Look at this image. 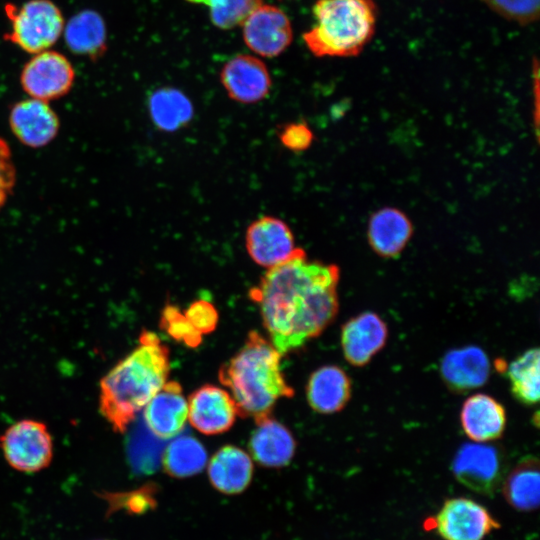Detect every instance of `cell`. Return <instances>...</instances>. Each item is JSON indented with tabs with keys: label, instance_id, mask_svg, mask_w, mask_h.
<instances>
[{
	"label": "cell",
	"instance_id": "cell-1",
	"mask_svg": "<svg viewBox=\"0 0 540 540\" xmlns=\"http://www.w3.org/2000/svg\"><path fill=\"white\" fill-rule=\"evenodd\" d=\"M339 268L299 251L270 268L250 297L259 307L270 342L281 355L318 336L338 312Z\"/></svg>",
	"mask_w": 540,
	"mask_h": 540
},
{
	"label": "cell",
	"instance_id": "cell-2",
	"mask_svg": "<svg viewBox=\"0 0 540 540\" xmlns=\"http://www.w3.org/2000/svg\"><path fill=\"white\" fill-rule=\"evenodd\" d=\"M169 350L159 337L143 331L138 346L101 380L100 410L117 432H124L166 383Z\"/></svg>",
	"mask_w": 540,
	"mask_h": 540
},
{
	"label": "cell",
	"instance_id": "cell-3",
	"mask_svg": "<svg viewBox=\"0 0 540 540\" xmlns=\"http://www.w3.org/2000/svg\"><path fill=\"white\" fill-rule=\"evenodd\" d=\"M281 354L266 338L251 331L242 348L219 370V380L231 392L237 414L258 422L268 416L281 397L294 390L280 369Z\"/></svg>",
	"mask_w": 540,
	"mask_h": 540
},
{
	"label": "cell",
	"instance_id": "cell-4",
	"mask_svg": "<svg viewBox=\"0 0 540 540\" xmlns=\"http://www.w3.org/2000/svg\"><path fill=\"white\" fill-rule=\"evenodd\" d=\"M377 15L374 0H318L303 39L318 57L357 56L375 34Z\"/></svg>",
	"mask_w": 540,
	"mask_h": 540
},
{
	"label": "cell",
	"instance_id": "cell-5",
	"mask_svg": "<svg viewBox=\"0 0 540 540\" xmlns=\"http://www.w3.org/2000/svg\"><path fill=\"white\" fill-rule=\"evenodd\" d=\"M4 10L11 23L4 39L27 53L48 50L63 33V14L51 0H29L21 6L8 3Z\"/></svg>",
	"mask_w": 540,
	"mask_h": 540
},
{
	"label": "cell",
	"instance_id": "cell-6",
	"mask_svg": "<svg viewBox=\"0 0 540 540\" xmlns=\"http://www.w3.org/2000/svg\"><path fill=\"white\" fill-rule=\"evenodd\" d=\"M75 81L71 62L60 52L44 50L24 65L20 84L31 98L49 102L67 95Z\"/></svg>",
	"mask_w": 540,
	"mask_h": 540
},
{
	"label": "cell",
	"instance_id": "cell-7",
	"mask_svg": "<svg viewBox=\"0 0 540 540\" xmlns=\"http://www.w3.org/2000/svg\"><path fill=\"white\" fill-rule=\"evenodd\" d=\"M452 472L467 488L493 495L503 481L505 464L497 447L481 442L465 443L455 454Z\"/></svg>",
	"mask_w": 540,
	"mask_h": 540
},
{
	"label": "cell",
	"instance_id": "cell-8",
	"mask_svg": "<svg viewBox=\"0 0 540 540\" xmlns=\"http://www.w3.org/2000/svg\"><path fill=\"white\" fill-rule=\"evenodd\" d=\"M7 462L22 472H37L52 458V441L46 426L34 420L12 425L1 438Z\"/></svg>",
	"mask_w": 540,
	"mask_h": 540
},
{
	"label": "cell",
	"instance_id": "cell-9",
	"mask_svg": "<svg viewBox=\"0 0 540 540\" xmlns=\"http://www.w3.org/2000/svg\"><path fill=\"white\" fill-rule=\"evenodd\" d=\"M245 247L252 261L270 269L291 259L300 248L288 224L280 218L265 215L246 229Z\"/></svg>",
	"mask_w": 540,
	"mask_h": 540
},
{
	"label": "cell",
	"instance_id": "cell-10",
	"mask_svg": "<svg viewBox=\"0 0 540 540\" xmlns=\"http://www.w3.org/2000/svg\"><path fill=\"white\" fill-rule=\"evenodd\" d=\"M434 522L444 540H482L500 526L485 507L462 497L446 500Z\"/></svg>",
	"mask_w": 540,
	"mask_h": 540
},
{
	"label": "cell",
	"instance_id": "cell-11",
	"mask_svg": "<svg viewBox=\"0 0 540 540\" xmlns=\"http://www.w3.org/2000/svg\"><path fill=\"white\" fill-rule=\"evenodd\" d=\"M242 23L245 43L261 56L275 57L292 41L290 21L278 7L261 4Z\"/></svg>",
	"mask_w": 540,
	"mask_h": 540
},
{
	"label": "cell",
	"instance_id": "cell-12",
	"mask_svg": "<svg viewBox=\"0 0 540 540\" xmlns=\"http://www.w3.org/2000/svg\"><path fill=\"white\" fill-rule=\"evenodd\" d=\"M9 125L25 146L41 148L51 143L60 128L59 117L48 102L29 98L16 102L9 113Z\"/></svg>",
	"mask_w": 540,
	"mask_h": 540
},
{
	"label": "cell",
	"instance_id": "cell-13",
	"mask_svg": "<svg viewBox=\"0 0 540 540\" xmlns=\"http://www.w3.org/2000/svg\"><path fill=\"white\" fill-rule=\"evenodd\" d=\"M221 83L228 96L236 102L253 104L263 100L271 88V78L265 64L250 55H237L222 68Z\"/></svg>",
	"mask_w": 540,
	"mask_h": 540
},
{
	"label": "cell",
	"instance_id": "cell-14",
	"mask_svg": "<svg viewBox=\"0 0 540 540\" xmlns=\"http://www.w3.org/2000/svg\"><path fill=\"white\" fill-rule=\"evenodd\" d=\"M388 328L374 312H363L342 327L341 346L347 362L365 366L385 346Z\"/></svg>",
	"mask_w": 540,
	"mask_h": 540
},
{
	"label": "cell",
	"instance_id": "cell-15",
	"mask_svg": "<svg viewBox=\"0 0 540 540\" xmlns=\"http://www.w3.org/2000/svg\"><path fill=\"white\" fill-rule=\"evenodd\" d=\"M237 414L231 395L216 386L204 385L189 397L188 418L194 428L206 435L227 431Z\"/></svg>",
	"mask_w": 540,
	"mask_h": 540
},
{
	"label": "cell",
	"instance_id": "cell-16",
	"mask_svg": "<svg viewBox=\"0 0 540 540\" xmlns=\"http://www.w3.org/2000/svg\"><path fill=\"white\" fill-rule=\"evenodd\" d=\"M188 418V403L178 382H166L144 407V420L159 439L178 435Z\"/></svg>",
	"mask_w": 540,
	"mask_h": 540
},
{
	"label": "cell",
	"instance_id": "cell-17",
	"mask_svg": "<svg viewBox=\"0 0 540 540\" xmlns=\"http://www.w3.org/2000/svg\"><path fill=\"white\" fill-rule=\"evenodd\" d=\"M487 354L477 346L447 352L440 365L441 376L453 392L464 393L484 385L490 376Z\"/></svg>",
	"mask_w": 540,
	"mask_h": 540
},
{
	"label": "cell",
	"instance_id": "cell-18",
	"mask_svg": "<svg viewBox=\"0 0 540 540\" xmlns=\"http://www.w3.org/2000/svg\"><path fill=\"white\" fill-rule=\"evenodd\" d=\"M460 422L466 436L486 443L500 438L506 426V412L501 403L487 394H473L462 405Z\"/></svg>",
	"mask_w": 540,
	"mask_h": 540
},
{
	"label": "cell",
	"instance_id": "cell-19",
	"mask_svg": "<svg viewBox=\"0 0 540 540\" xmlns=\"http://www.w3.org/2000/svg\"><path fill=\"white\" fill-rule=\"evenodd\" d=\"M413 226L407 215L393 207L374 212L368 222L367 238L372 250L381 257L398 256L408 244Z\"/></svg>",
	"mask_w": 540,
	"mask_h": 540
},
{
	"label": "cell",
	"instance_id": "cell-20",
	"mask_svg": "<svg viewBox=\"0 0 540 540\" xmlns=\"http://www.w3.org/2000/svg\"><path fill=\"white\" fill-rule=\"evenodd\" d=\"M351 391L349 376L335 365L323 366L314 371L306 388L309 405L322 414L342 410L350 400Z\"/></svg>",
	"mask_w": 540,
	"mask_h": 540
},
{
	"label": "cell",
	"instance_id": "cell-21",
	"mask_svg": "<svg viewBox=\"0 0 540 540\" xmlns=\"http://www.w3.org/2000/svg\"><path fill=\"white\" fill-rule=\"evenodd\" d=\"M64 40L69 50L92 61L107 50V30L103 17L95 10L85 9L74 14L64 25Z\"/></svg>",
	"mask_w": 540,
	"mask_h": 540
},
{
	"label": "cell",
	"instance_id": "cell-22",
	"mask_svg": "<svg viewBox=\"0 0 540 540\" xmlns=\"http://www.w3.org/2000/svg\"><path fill=\"white\" fill-rule=\"evenodd\" d=\"M256 424L249 443L253 458L266 467L288 464L295 451V441L290 431L271 416Z\"/></svg>",
	"mask_w": 540,
	"mask_h": 540
},
{
	"label": "cell",
	"instance_id": "cell-23",
	"mask_svg": "<svg viewBox=\"0 0 540 540\" xmlns=\"http://www.w3.org/2000/svg\"><path fill=\"white\" fill-rule=\"evenodd\" d=\"M253 463L249 455L235 446H224L210 459L208 476L215 489L224 494H238L249 485Z\"/></svg>",
	"mask_w": 540,
	"mask_h": 540
},
{
	"label": "cell",
	"instance_id": "cell-24",
	"mask_svg": "<svg viewBox=\"0 0 540 540\" xmlns=\"http://www.w3.org/2000/svg\"><path fill=\"white\" fill-rule=\"evenodd\" d=\"M503 495L518 511H533L540 500V471L537 458L528 456L518 462L503 482Z\"/></svg>",
	"mask_w": 540,
	"mask_h": 540
},
{
	"label": "cell",
	"instance_id": "cell-25",
	"mask_svg": "<svg viewBox=\"0 0 540 540\" xmlns=\"http://www.w3.org/2000/svg\"><path fill=\"white\" fill-rule=\"evenodd\" d=\"M149 115L162 131L174 132L188 125L193 117V106L180 90L163 87L155 90L148 100Z\"/></svg>",
	"mask_w": 540,
	"mask_h": 540
},
{
	"label": "cell",
	"instance_id": "cell-26",
	"mask_svg": "<svg viewBox=\"0 0 540 540\" xmlns=\"http://www.w3.org/2000/svg\"><path fill=\"white\" fill-rule=\"evenodd\" d=\"M206 463L204 446L191 436H181L170 442L162 456L165 472L175 478L195 475L203 470Z\"/></svg>",
	"mask_w": 540,
	"mask_h": 540
},
{
	"label": "cell",
	"instance_id": "cell-27",
	"mask_svg": "<svg viewBox=\"0 0 540 540\" xmlns=\"http://www.w3.org/2000/svg\"><path fill=\"white\" fill-rule=\"evenodd\" d=\"M539 349L525 351L506 368L511 390L517 400L526 405L536 404L540 394Z\"/></svg>",
	"mask_w": 540,
	"mask_h": 540
},
{
	"label": "cell",
	"instance_id": "cell-28",
	"mask_svg": "<svg viewBox=\"0 0 540 540\" xmlns=\"http://www.w3.org/2000/svg\"><path fill=\"white\" fill-rule=\"evenodd\" d=\"M204 4L210 9L214 25L222 29L232 28L244 19L259 5L262 0H187Z\"/></svg>",
	"mask_w": 540,
	"mask_h": 540
},
{
	"label": "cell",
	"instance_id": "cell-29",
	"mask_svg": "<svg viewBox=\"0 0 540 540\" xmlns=\"http://www.w3.org/2000/svg\"><path fill=\"white\" fill-rule=\"evenodd\" d=\"M503 18L527 25L539 18L540 0H481Z\"/></svg>",
	"mask_w": 540,
	"mask_h": 540
},
{
	"label": "cell",
	"instance_id": "cell-30",
	"mask_svg": "<svg viewBox=\"0 0 540 540\" xmlns=\"http://www.w3.org/2000/svg\"><path fill=\"white\" fill-rule=\"evenodd\" d=\"M161 327L167 333L188 346L195 347L201 342V333L197 331L184 313L180 312L176 306L167 305L161 316Z\"/></svg>",
	"mask_w": 540,
	"mask_h": 540
},
{
	"label": "cell",
	"instance_id": "cell-31",
	"mask_svg": "<svg viewBox=\"0 0 540 540\" xmlns=\"http://www.w3.org/2000/svg\"><path fill=\"white\" fill-rule=\"evenodd\" d=\"M184 315L201 334L213 331L218 321L214 305L204 299L194 301Z\"/></svg>",
	"mask_w": 540,
	"mask_h": 540
},
{
	"label": "cell",
	"instance_id": "cell-32",
	"mask_svg": "<svg viewBox=\"0 0 540 540\" xmlns=\"http://www.w3.org/2000/svg\"><path fill=\"white\" fill-rule=\"evenodd\" d=\"M16 184V168L7 141L0 137V210L11 196Z\"/></svg>",
	"mask_w": 540,
	"mask_h": 540
},
{
	"label": "cell",
	"instance_id": "cell-33",
	"mask_svg": "<svg viewBox=\"0 0 540 540\" xmlns=\"http://www.w3.org/2000/svg\"><path fill=\"white\" fill-rule=\"evenodd\" d=\"M313 138V133L305 122L287 124L279 133L282 145L293 152L307 150L311 146Z\"/></svg>",
	"mask_w": 540,
	"mask_h": 540
}]
</instances>
